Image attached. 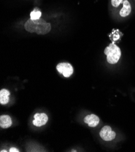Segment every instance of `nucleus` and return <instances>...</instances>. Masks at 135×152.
<instances>
[{
	"mask_svg": "<svg viewBox=\"0 0 135 152\" xmlns=\"http://www.w3.org/2000/svg\"><path fill=\"white\" fill-rule=\"evenodd\" d=\"M24 28L27 32L36 33L38 35H46L52 28L51 24L42 19L32 20H28L24 24Z\"/></svg>",
	"mask_w": 135,
	"mask_h": 152,
	"instance_id": "nucleus-1",
	"label": "nucleus"
},
{
	"mask_svg": "<svg viewBox=\"0 0 135 152\" xmlns=\"http://www.w3.org/2000/svg\"><path fill=\"white\" fill-rule=\"evenodd\" d=\"M104 53L107 56V61L109 64H116L121 56V51L119 47L114 43L109 44L104 50Z\"/></svg>",
	"mask_w": 135,
	"mask_h": 152,
	"instance_id": "nucleus-2",
	"label": "nucleus"
},
{
	"mask_svg": "<svg viewBox=\"0 0 135 152\" xmlns=\"http://www.w3.org/2000/svg\"><path fill=\"white\" fill-rule=\"evenodd\" d=\"M101 138L106 141H110L113 140L116 137V133L112 130L109 126H105L102 128L99 132Z\"/></svg>",
	"mask_w": 135,
	"mask_h": 152,
	"instance_id": "nucleus-3",
	"label": "nucleus"
},
{
	"mask_svg": "<svg viewBox=\"0 0 135 152\" xmlns=\"http://www.w3.org/2000/svg\"><path fill=\"white\" fill-rule=\"evenodd\" d=\"M56 69L59 73L63 75L66 78H69L73 73L72 66L68 63H59L56 66Z\"/></svg>",
	"mask_w": 135,
	"mask_h": 152,
	"instance_id": "nucleus-4",
	"label": "nucleus"
},
{
	"mask_svg": "<svg viewBox=\"0 0 135 152\" xmlns=\"http://www.w3.org/2000/svg\"><path fill=\"white\" fill-rule=\"evenodd\" d=\"M48 121V116L46 113H36L34 115L33 124L36 127H41L46 124Z\"/></svg>",
	"mask_w": 135,
	"mask_h": 152,
	"instance_id": "nucleus-5",
	"label": "nucleus"
},
{
	"mask_svg": "<svg viewBox=\"0 0 135 152\" xmlns=\"http://www.w3.org/2000/svg\"><path fill=\"white\" fill-rule=\"evenodd\" d=\"M84 122L87 124L89 127H96L99 123V118L98 116L94 114H91L86 116L84 118Z\"/></svg>",
	"mask_w": 135,
	"mask_h": 152,
	"instance_id": "nucleus-6",
	"label": "nucleus"
},
{
	"mask_svg": "<svg viewBox=\"0 0 135 152\" xmlns=\"http://www.w3.org/2000/svg\"><path fill=\"white\" fill-rule=\"evenodd\" d=\"M131 5L128 0H125L123 2V7L119 12V15H121L122 17H127L128 15H130L131 13Z\"/></svg>",
	"mask_w": 135,
	"mask_h": 152,
	"instance_id": "nucleus-7",
	"label": "nucleus"
},
{
	"mask_svg": "<svg viewBox=\"0 0 135 152\" xmlns=\"http://www.w3.org/2000/svg\"><path fill=\"white\" fill-rule=\"evenodd\" d=\"M12 122L10 117L8 115H1L0 116V126L3 129H7L12 126Z\"/></svg>",
	"mask_w": 135,
	"mask_h": 152,
	"instance_id": "nucleus-8",
	"label": "nucleus"
},
{
	"mask_svg": "<svg viewBox=\"0 0 135 152\" xmlns=\"http://www.w3.org/2000/svg\"><path fill=\"white\" fill-rule=\"evenodd\" d=\"M10 92L7 89H1L0 91V104L2 105L7 104L9 101Z\"/></svg>",
	"mask_w": 135,
	"mask_h": 152,
	"instance_id": "nucleus-9",
	"label": "nucleus"
},
{
	"mask_svg": "<svg viewBox=\"0 0 135 152\" xmlns=\"http://www.w3.org/2000/svg\"><path fill=\"white\" fill-rule=\"evenodd\" d=\"M41 16V12L38 9H35L31 13V19L32 20H36L40 19Z\"/></svg>",
	"mask_w": 135,
	"mask_h": 152,
	"instance_id": "nucleus-10",
	"label": "nucleus"
},
{
	"mask_svg": "<svg viewBox=\"0 0 135 152\" xmlns=\"http://www.w3.org/2000/svg\"><path fill=\"white\" fill-rule=\"evenodd\" d=\"M123 1H124V0H112L111 3L113 7H117L120 4H121Z\"/></svg>",
	"mask_w": 135,
	"mask_h": 152,
	"instance_id": "nucleus-11",
	"label": "nucleus"
},
{
	"mask_svg": "<svg viewBox=\"0 0 135 152\" xmlns=\"http://www.w3.org/2000/svg\"><path fill=\"white\" fill-rule=\"evenodd\" d=\"M9 151H10V152H19L20 151H19L18 149H17V148H16L12 147V148L9 150Z\"/></svg>",
	"mask_w": 135,
	"mask_h": 152,
	"instance_id": "nucleus-12",
	"label": "nucleus"
},
{
	"mask_svg": "<svg viewBox=\"0 0 135 152\" xmlns=\"http://www.w3.org/2000/svg\"><path fill=\"white\" fill-rule=\"evenodd\" d=\"M3 151H7L6 150H1V152H3Z\"/></svg>",
	"mask_w": 135,
	"mask_h": 152,
	"instance_id": "nucleus-13",
	"label": "nucleus"
}]
</instances>
